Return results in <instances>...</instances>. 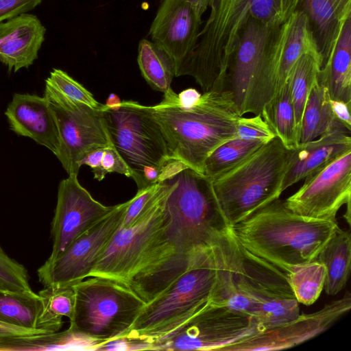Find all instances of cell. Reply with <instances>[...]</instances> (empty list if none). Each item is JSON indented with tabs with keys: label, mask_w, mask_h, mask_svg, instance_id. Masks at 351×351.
<instances>
[{
	"label": "cell",
	"mask_w": 351,
	"mask_h": 351,
	"mask_svg": "<svg viewBox=\"0 0 351 351\" xmlns=\"http://www.w3.org/2000/svg\"><path fill=\"white\" fill-rule=\"evenodd\" d=\"M171 88L158 104L148 106L165 138L172 160L203 174L208 156L226 141L237 137L240 117L230 95L221 90L202 94L198 103L189 108L176 101Z\"/></svg>",
	"instance_id": "6da1fadb"
},
{
	"label": "cell",
	"mask_w": 351,
	"mask_h": 351,
	"mask_svg": "<svg viewBox=\"0 0 351 351\" xmlns=\"http://www.w3.org/2000/svg\"><path fill=\"white\" fill-rule=\"evenodd\" d=\"M339 227L337 220L304 217L279 198L232 226L248 251L288 273L315 258Z\"/></svg>",
	"instance_id": "7a4b0ae2"
},
{
	"label": "cell",
	"mask_w": 351,
	"mask_h": 351,
	"mask_svg": "<svg viewBox=\"0 0 351 351\" xmlns=\"http://www.w3.org/2000/svg\"><path fill=\"white\" fill-rule=\"evenodd\" d=\"M210 14L176 77H193L202 90H219L229 60L250 18L278 25V0H212Z\"/></svg>",
	"instance_id": "3957f363"
},
{
	"label": "cell",
	"mask_w": 351,
	"mask_h": 351,
	"mask_svg": "<svg viewBox=\"0 0 351 351\" xmlns=\"http://www.w3.org/2000/svg\"><path fill=\"white\" fill-rule=\"evenodd\" d=\"M214 250L217 280L213 304L228 307L254 320L264 304L278 298H295L287 273L245 249L232 228L214 245Z\"/></svg>",
	"instance_id": "277c9868"
},
{
	"label": "cell",
	"mask_w": 351,
	"mask_h": 351,
	"mask_svg": "<svg viewBox=\"0 0 351 351\" xmlns=\"http://www.w3.org/2000/svg\"><path fill=\"white\" fill-rule=\"evenodd\" d=\"M171 180L173 188L165 204L170 242L187 255L210 249L232 228L218 202L212 180L189 167Z\"/></svg>",
	"instance_id": "5b68a950"
},
{
	"label": "cell",
	"mask_w": 351,
	"mask_h": 351,
	"mask_svg": "<svg viewBox=\"0 0 351 351\" xmlns=\"http://www.w3.org/2000/svg\"><path fill=\"white\" fill-rule=\"evenodd\" d=\"M291 151L275 137L212 180L218 202L232 227L280 197Z\"/></svg>",
	"instance_id": "8992f818"
},
{
	"label": "cell",
	"mask_w": 351,
	"mask_h": 351,
	"mask_svg": "<svg viewBox=\"0 0 351 351\" xmlns=\"http://www.w3.org/2000/svg\"><path fill=\"white\" fill-rule=\"evenodd\" d=\"M217 280L214 245L143 310L123 336L152 341L173 331L211 302Z\"/></svg>",
	"instance_id": "52a82bcc"
},
{
	"label": "cell",
	"mask_w": 351,
	"mask_h": 351,
	"mask_svg": "<svg viewBox=\"0 0 351 351\" xmlns=\"http://www.w3.org/2000/svg\"><path fill=\"white\" fill-rule=\"evenodd\" d=\"M171 181V189L144 216L128 228L120 224L89 277L108 278L127 285L134 277L179 252L167 234L165 204L173 188Z\"/></svg>",
	"instance_id": "ba28073f"
},
{
	"label": "cell",
	"mask_w": 351,
	"mask_h": 351,
	"mask_svg": "<svg viewBox=\"0 0 351 351\" xmlns=\"http://www.w3.org/2000/svg\"><path fill=\"white\" fill-rule=\"evenodd\" d=\"M73 289L69 328L99 345L123 336L146 304L128 286L108 278L92 276Z\"/></svg>",
	"instance_id": "9c48e42d"
},
{
	"label": "cell",
	"mask_w": 351,
	"mask_h": 351,
	"mask_svg": "<svg viewBox=\"0 0 351 351\" xmlns=\"http://www.w3.org/2000/svg\"><path fill=\"white\" fill-rule=\"evenodd\" d=\"M278 25L250 18L229 60L219 90L230 95L240 117L261 114L276 92L277 80L268 65L267 52Z\"/></svg>",
	"instance_id": "30bf717a"
},
{
	"label": "cell",
	"mask_w": 351,
	"mask_h": 351,
	"mask_svg": "<svg viewBox=\"0 0 351 351\" xmlns=\"http://www.w3.org/2000/svg\"><path fill=\"white\" fill-rule=\"evenodd\" d=\"M111 141L132 171L139 189L145 166L164 167L172 160L162 132L148 106L123 100L119 109L104 112Z\"/></svg>",
	"instance_id": "8fae6325"
},
{
	"label": "cell",
	"mask_w": 351,
	"mask_h": 351,
	"mask_svg": "<svg viewBox=\"0 0 351 351\" xmlns=\"http://www.w3.org/2000/svg\"><path fill=\"white\" fill-rule=\"evenodd\" d=\"M44 96L56 119L60 149L56 157L68 173L78 175L81 160L90 152L112 144L104 112L66 97L45 83Z\"/></svg>",
	"instance_id": "7c38bea8"
},
{
	"label": "cell",
	"mask_w": 351,
	"mask_h": 351,
	"mask_svg": "<svg viewBox=\"0 0 351 351\" xmlns=\"http://www.w3.org/2000/svg\"><path fill=\"white\" fill-rule=\"evenodd\" d=\"M259 332L250 317L210 302L178 328L154 341L152 350L223 351Z\"/></svg>",
	"instance_id": "4fadbf2b"
},
{
	"label": "cell",
	"mask_w": 351,
	"mask_h": 351,
	"mask_svg": "<svg viewBox=\"0 0 351 351\" xmlns=\"http://www.w3.org/2000/svg\"><path fill=\"white\" fill-rule=\"evenodd\" d=\"M126 203L112 210L77 237L56 259L46 261L37 270L46 287H73L89 277L122 222Z\"/></svg>",
	"instance_id": "5bb4252c"
},
{
	"label": "cell",
	"mask_w": 351,
	"mask_h": 351,
	"mask_svg": "<svg viewBox=\"0 0 351 351\" xmlns=\"http://www.w3.org/2000/svg\"><path fill=\"white\" fill-rule=\"evenodd\" d=\"M351 150L305 178L285 201L291 212L304 217L336 220L339 210L350 202Z\"/></svg>",
	"instance_id": "9a60e30c"
},
{
	"label": "cell",
	"mask_w": 351,
	"mask_h": 351,
	"mask_svg": "<svg viewBox=\"0 0 351 351\" xmlns=\"http://www.w3.org/2000/svg\"><path fill=\"white\" fill-rule=\"evenodd\" d=\"M114 206H105L95 199L83 187L77 174L60 182L57 203L51 225V261L59 256L81 234L109 213Z\"/></svg>",
	"instance_id": "2e32d148"
},
{
	"label": "cell",
	"mask_w": 351,
	"mask_h": 351,
	"mask_svg": "<svg viewBox=\"0 0 351 351\" xmlns=\"http://www.w3.org/2000/svg\"><path fill=\"white\" fill-rule=\"evenodd\" d=\"M351 308V295H344L311 313L259 332L223 351H272L293 348L329 329Z\"/></svg>",
	"instance_id": "e0dca14e"
},
{
	"label": "cell",
	"mask_w": 351,
	"mask_h": 351,
	"mask_svg": "<svg viewBox=\"0 0 351 351\" xmlns=\"http://www.w3.org/2000/svg\"><path fill=\"white\" fill-rule=\"evenodd\" d=\"M202 23L184 0H162L149 34L152 41L171 56L176 68L195 48Z\"/></svg>",
	"instance_id": "ac0fdd59"
},
{
	"label": "cell",
	"mask_w": 351,
	"mask_h": 351,
	"mask_svg": "<svg viewBox=\"0 0 351 351\" xmlns=\"http://www.w3.org/2000/svg\"><path fill=\"white\" fill-rule=\"evenodd\" d=\"M5 115L14 133L32 138L57 156L60 149L58 128L49 102L44 95L14 94Z\"/></svg>",
	"instance_id": "d6986e66"
},
{
	"label": "cell",
	"mask_w": 351,
	"mask_h": 351,
	"mask_svg": "<svg viewBox=\"0 0 351 351\" xmlns=\"http://www.w3.org/2000/svg\"><path fill=\"white\" fill-rule=\"evenodd\" d=\"M350 133L342 127L325 133L317 139L300 143L291 151L282 182V192L350 151Z\"/></svg>",
	"instance_id": "ffe728a7"
},
{
	"label": "cell",
	"mask_w": 351,
	"mask_h": 351,
	"mask_svg": "<svg viewBox=\"0 0 351 351\" xmlns=\"http://www.w3.org/2000/svg\"><path fill=\"white\" fill-rule=\"evenodd\" d=\"M45 32L36 16L27 13L0 22V62L9 72L28 68L38 58Z\"/></svg>",
	"instance_id": "44dd1931"
},
{
	"label": "cell",
	"mask_w": 351,
	"mask_h": 351,
	"mask_svg": "<svg viewBox=\"0 0 351 351\" xmlns=\"http://www.w3.org/2000/svg\"><path fill=\"white\" fill-rule=\"evenodd\" d=\"M299 8L308 18L322 57V68L337 44L343 25L351 18V3L341 0H302Z\"/></svg>",
	"instance_id": "7402d4cb"
},
{
	"label": "cell",
	"mask_w": 351,
	"mask_h": 351,
	"mask_svg": "<svg viewBox=\"0 0 351 351\" xmlns=\"http://www.w3.org/2000/svg\"><path fill=\"white\" fill-rule=\"evenodd\" d=\"M318 80L326 86L330 99L351 103V18L343 25Z\"/></svg>",
	"instance_id": "603a6c76"
},
{
	"label": "cell",
	"mask_w": 351,
	"mask_h": 351,
	"mask_svg": "<svg viewBox=\"0 0 351 351\" xmlns=\"http://www.w3.org/2000/svg\"><path fill=\"white\" fill-rule=\"evenodd\" d=\"M315 261L323 264L326 274L324 289L335 295L346 286L351 268V236L349 231L337 228Z\"/></svg>",
	"instance_id": "cb8c5ba5"
},
{
	"label": "cell",
	"mask_w": 351,
	"mask_h": 351,
	"mask_svg": "<svg viewBox=\"0 0 351 351\" xmlns=\"http://www.w3.org/2000/svg\"><path fill=\"white\" fill-rule=\"evenodd\" d=\"M330 99L328 88L317 79L305 104L300 130V143H306L335 129L345 128L335 119Z\"/></svg>",
	"instance_id": "d4e9b609"
},
{
	"label": "cell",
	"mask_w": 351,
	"mask_h": 351,
	"mask_svg": "<svg viewBox=\"0 0 351 351\" xmlns=\"http://www.w3.org/2000/svg\"><path fill=\"white\" fill-rule=\"evenodd\" d=\"M261 116L276 137L289 149L300 143L294 108L289 87V77L278 88L272 99L264 106Z\"/></svg>",
	"instance_id": "484cf974"
},
{
	"label": "cell",
	"mask_w": 351,
	"mask_h": 351,
	"mask_svg": "<svg viewBox=\"0 0 351 351\" xmlns=\"http://www.w3.org/2000/svg\"><path fill=\"white\" fill-rule=\"evenodd\" d=\"M137 62L141 75L154 90L165 93L176 77V65L171 56L147 39L140 40Z\"/></svg>",
	"instance_id": "4316f807"
},
{
	"label": "cell",
	"mask_w": 351,
	"mask_h": 351,
	"mask_svg": "<svg viewBox=\"0 0 351 351\" xmlns=\"http://www.w3.org/2000/svg\"><path fill=\"white\" fill-rule=\"evenodd\" d=\"M41 308L36 328L51 332L59 331L62 317L72 316L75 294L73 287H46L38 292Z\"/></svg>",
	"instance_id": "83f0119b"
},
{
	"label": "cell",
	"mask_w": 351,
	"mask_h": 351,
	"mask_svg": "<svg viewBox=\"0 0 351 351\" xmlns=\"http://www.w3.org/2000/svg\"><path fill=\"white\" fill-rule=\"evenodd\" d=\"M322 68L319 54L306 53L295 64L290 76L289 87L294 108L297 128L300 130L305 104Z\"/></svg>",
	"instance_id": "f1b7e54d"
},
{
	"label": "cell",
	"mask_w": 351,
	"mask_h": 351,
	"mask_svg": "<svg viewBox=\"0 0 351 351\" xmlns=\"http://www.w3.org/2000/svg\"><path fill=\"white\" fill-rule=\"evenodd\" d=\"M41 308L36 293H24L0 289V321L27 328H36Z\"/></svg>",
	"instance_id": "f546056e"
},
{
	"label": "cell",
	"mask_w": 351,
	"mask_h": 351,
	"mask_svg": "<svg viewBox=\"0 0 351 351\" xmlns=\"http://www.w3.org/2000/svg\"><path fill=\"white\" fill-rule=\"evenodd\" d=\"M265 143L235 137L215 149L206 158L203 174L211 180L232 169Z\"/></svg>",
	"instance_id": "4dcf8cb0"
},
{
	"label": "cell",
	"mask_w": 351,
	"mask_h": 351,
	"mask_svg": "<svg viewBox=\"0 0 351 351\" xmlns=\"http://www.w3.org/2000/svg\"><path fill=\"white\" fill-rule=\"evenodd\" d=\"M326 271L323 264L314 261L292 268L287 280L298 303L313 304L324 289Z\"/></svg>",
	"instance_id": "1f68e13d"
},
{
	"label": "cell",
	"mask_w": 351,
	"mask_h": 351,
	"mask_svg": "<svg viewBox=\"0 0 351 351\" xmlns=\"http://www.w3.org/2000/svg\"><path fill=\"white\" fill-rule=\"evenodd\" d=\"M45 83L58 90L71 100L85 104L96 110H107L108 109L105 104L97 101L93 95L83 85L61 69H53L46 79Z\"/></svg>",
	"instance_id": "d6a6232c"
},
{
	"label": "cell",
	"mask_w": 351,
	"mask_h": 351,
	"mask_svg": "<svg viewBox=\"0 0 351 351\" xmlns=\"http://www.w3.org/2000/svg\"><path fill=\"white\" fill-rule=\"evenodd\" d=\"M27 269L10 257L0 245V287L6 291L32 293Z\"/></svg>",
	"instance_id": "836d02e7"
},
{
	"label": "cell",
	"mask_w": 351,
	"mask_h": 351,
	"mask_svg": "<svg viewBox=\"0 0 351 351\" xmlns=\"http://www.w3.org/2000/svg\"><path fill=\"white\" fill-rule=\"evenodd\" d=\"M237 137L267 143L276 136L261 114H256L252 117H239Z\"/></svg>",
	"instance_id": "e575fe53"
},
{
	"label": "cell",
	"mask_w": 351,
	"mask_h": 351,
	"mask_svg": "<svg viewBox=\"0 0 351 351\" xmlns=\"http://www.w3.org/2000/svg\"><path fill=\"white\" fill-rule=\"evenodd\" d=\"M117 173L128 178L132 176V170L113 144L104 147L99 167L93 176L95 179L101 181L108 173Z\"/></svg>",
	"instance_id": "d590c367"
},
{
	"label": "cell",
	"mask_w": 351,
	"mask_h": 351,
	"mask_svg": "<svg viewBox=\"0 0 351 351\" xmlns=\"http://www.w3.org/2000/svg\"><path fill=\"white\" fill-rule=\"evenodd\" d=\"M152 344L153 341L149 339L121 336L102 343L95 350H152Z\"/></svg>",
	"instance_id": "8d00e7d4"
},
{
	"label": "cell",
	"mask_w": 351,
	"mask_h": 351,
	"mask_svg": "<svg viewBox=\"0 0 351 351\" xmlns=\"http://www.w3.org/2000/svg\"><path fill=\"white\" fill-rule=\"evenodd\" d=\"M42 0H0V22L34 9Z\"/></svg>",
	"instance_id": "74e56055"
},
{
	"label": "cell",
	"mask_w": 351,
	"mask_h": 351,
	"mask_svg": "<svg viewBox=\"0 0 351 351\" xmlns=\"http://www.w3.org/2000/svg\"><path fill=\"white\" fill-rule=\"evenodd\" d=\"M330 104L335 119L347 130L351 131V103L330 99Z\"/></svg>",
	"instance_id": "f35d334b"
},
{
	"label": "cell",
	"mask_w": 351,
	"mask_h": 351,
	"mask_svg": "<svg viewBox=\"0 0 351 351\" xmlns=\"http://www.w3.org/2000/svg\"><path fill=\"white\" fill-rule=\"evenodd\" d=\"M44 332L48 331L40 329L20 327L0 321V339L35 335Z\"/></svg>",
	"instance_id": "ab89813d"
},
{
	"label": "cell",
	"mask_w": 351,
	"mask_h": 351,
	"mask_svg": "<svg viewBox=\"0 0 351 351\" xmlns=\"http://www.w3.org/2000/svg\"><path fill=\"white\" fill-rule=\"evenodd\" d=\"M202 94L196 89L189 88L183 90L176 97V104L181 108H189L196 105Z\"/></svg>",
	"instance_id": "60d3db41"
},
{
	"label": "cell",
	"mask_w": 351,
	"mask_h": 351,
	"mask_svg": "<svg viewBox=\"0 0 351 351\" xmlns=\"http://www.w3.org/2000/svg\"><path fill=\"white\" fill-rule=\"evenodd\" d=\"M302 0H278V19L280 23L289 18L300 6Z\"/></svg>",
	"instance_id": "b9f144b4"
},
{
	"label": "cell",
	"mask_w": 351,
	"mask_h": 351,
	"mask_svg": "<svg viewBox=\"0 0 351 351\" xmlns=\"http://www.w3.org/2000/svg\"><path fill=\"white\" fill-rule=\"evenodd\" d=\"M195 10L197 16L202 19L203 14L210 6L212 0H184Z\"/></svg>",
	"instance_id": "7bdbcfd3"
},
{
	"label": "cell",
	"mask_w": 351,
	"mask_h": 351,
	"mask_svg": "<svg viewBox=\"0 0 351 351\" xmlns=\"http://www.w3.org/2000/svg\"><path fill=\"white\" fill-rule=\"evenodd\" d=\"M121 102L122 101L117 95L110 93L106 99L105 105L109 110H117L120 108Z\"/></svg>",
	"instance_id": "ee69618b"
},
{
	"label": "cell",
	"mask_w": 351,
	"mask_h": 351,
	"mask_svg": "<svg viewBox=\"0 0 351 351\" xmlns=\"http://www.w3.org/2000/svg\"><path fill=\"white\" fill-rule=\"evenodd\" d=\"M341 1H342L343 2H345V3H351V0H341Z\"/></svg>",
	"instance_id": "f6af8a7d"
},
{
	"label": "cell",
	"mask_w": 351,
	"mask_h": 351,
	"mask_svg": "<svg viewBox=\"0 0 351 351\" xmlns=\"http://www.w3.org/2000/svg\"><path fill=\"white\" fill-rule=\"evenodd\" d=\"M0 289H2L0 287Z\"/></svg>",
	"instance_id": "bcb514c9"
}]
</instances>
